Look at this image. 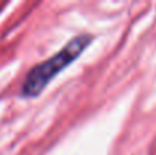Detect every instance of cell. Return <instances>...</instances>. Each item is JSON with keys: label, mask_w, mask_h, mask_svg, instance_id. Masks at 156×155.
Returning <instances> with one entry per match:
<instances>
[{"label": "cell", "mask_w": 156, "mask_h": 155, "mask_svg": "<svg viewBox=\"0 0 156 155\" xmlns=\"http://www.w3.org/2000/svg\"><path fill=\"white\" fill-rule=\"evenodd\" d=\"M91 41H93V35H90V34L76 35L56 55H53L52 58H49L44 62L37 64L34 68H30V72L26 75V78L23 81L21 96L23 98H37L59 72H62L67 65H70L88 47V44Z\"/></svg>", "instance_id": "6da1fadb"}]
</instances>
